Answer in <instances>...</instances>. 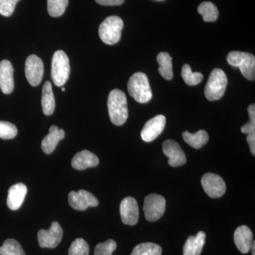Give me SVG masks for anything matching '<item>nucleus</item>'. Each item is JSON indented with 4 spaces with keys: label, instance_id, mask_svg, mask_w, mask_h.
<instances>
[{
    "label": "nucleus",
    "instance_id": "f257e3e1",
    "mask_svg": "<svg viewBox=\"0 0 255 255\" xmlns=\"http://www.w3.org/2000/svg\"><path fill=\"white\" fill-rule=\"evenodd\" d=\"M107 105L111 122L116 126L124 125L128 117L125 93L118 89L112 90L109 95Z\"/></svg>",
    "mask_w": 255,
    "mask_h": 255
},
{
    "label": "nucleus",
    "instance_id": "f03ea898",
    "mask_svg": "<svg viewBox=\"0 0 255 255\" xmlns=\"http://www.w3.org/2000/svg\"><path fill=\"white\" fill-rule=\"evenodd\" d=\"M129 94L137 102L147 103L152 97L148 78L145 73H135L130 77L128 82Z\"/></svg>",
    "mask_w": 255,
    "mask_h": 255
},
{
    "label": "nucleus",
    "instance_id": "7ed1b4c3",
    "mask_svg": "<svg viewBox=\"0 0 255 255\" xmlns=\"http://www.w3.org/2000/svg\"><path fill=\"white\" fill-rule=\"evenodd\" d=\"M123 28V20L119 16H109L104 20L99 28L101 40L106 44H116L120 41Z\"/></svg>",
    "mask_w": 255,
    "mask_h": 255
},
{
    "label": "nucleus",
    "instance_id": "20e7f679",
    "mask_svg": "<svg viewBox=\"0 0 255 255\" xmlns=\"http://www.w3.org/2000/svg\"><path fill=\"white\" fill-rule=\"evenodd\" d=\"M227 61L229 65L239 68L241 73L248 80L255 78V58L251 53L241 51H231L228 53Z\"/></svg>",
    "mask_w": 255,
    "mask_h": 255
},
{
    "label": "nucleus",
    "instance_id": "39448f33",
    "mask_svg": "<svg viewBox=\"0 0 255 255\" xmlns=\"http://www.w3.org/2000/svg\"><path fill=\"white\" fill-rule=\"evenodd\" d=\"M228 85L226 73L221 69L213 70L205 87V96L208 100L216 101L222 98Z\"/></svg>",
    "mask_w": 255,
    "mask_h": 255
},
{
    "label": "nucleus",
    "instance_id": "423d86ee",
    "mask_svg": "<svg viewBox=\"0 0 255 255\" xmlns=\"http://www.w3.org/2000/svg\"><path fill=\"white\" fill-rule=\"evenodd\" d=\"M51 78L56 86L62 87L70 76V61L63 50H57L52 59Z\"/></svg>",
    "mask_w": 255,
    "mask_h": 255
},
{
    "label": "nucleus",
    "instance_id": "0eeeda50",
    "mask_svg": "<svg viewBox=\"0 0 255 255\" xmlns=\"http://www.w3.org/2000/svg\"><path fill=\"white\" fill-rule=\"evenodd\" d=\"M165 207L166 201L163 196L156 194L146 196L143 206L145 219L150 222L157 221L163 216Z\"/></svg>",
    "mask_w": 255,
    "mask_h": 255
},
{
    "label": "nucleus",
    "instance_id": "6e6552de",
    "mask_svg": "<svg viewBox=\"0 0 255 255\" xmlns=\"http://www.w3.org/2000/svg\"><path fill=\"white\" fill-rule=\"evenodd\" d=\"M63 236V228L59 223L53 222L49 229L38 231V243L42 248H55L60 244Z\"/></svg>",
    "mask_w": 255,
    "mask_h": 255
},
{
    "label": "nucleus",
    "instance_id": "1a4fd4ad",
    "mask_svg": "<svg viewBox=\"0 0 255 255\" xmlns=\"http://www.w3.org/2000/svg\"><path fill=\"white\" fill-rule=\"evenodd\" d=\"M201 182L206 194L213 199L221 197L226 193V183L218 174L206 173L201 178Z\"/></svg>",
    "mask_w": 255,
    "mask_h": 255
},
{
    "label": "nucleus",
    "instance_id": "9d476101",
    "mask_svg": "<svg viewBox=\"0 0 255 255\" xmlns=\"http://www.w3.org/2000/svg\"><path fill=\"white\" fill-rule=\"evenodd\" d=\"M68 202L73 209L78 211H85L89 207H96L99 205V201L93 194L85 190L70 191L68 195Z\"/></svg>",
    "mask_w": 255,
    "mask_h": 255
},
{
    "label": "nucleus",
    "instance_id": "9b49d317",
    "mask_svg": "<svg viewBox=\"0 0 255 255\" xmlns=\"http://www.w3.org/2000/svg\"><path fill=\"white\" fill-rule=\"evenodd\" d=\"M43 63L36 55L28 57L25 63V74L28 83L33 87L38 86L43 79Z\"/></svg>",
    "mask_w": 255,
    "mask_h": 255
},
{
    "label": "nucleus",
    "instance_id": "f8f14e48",
    "mask_svg": "<svg viewBox=\"0 0 255 255\" xmlns=\"http://www.w3.org/2000/svg\"><path fill=\"white\" fill-rule=\"evenodd\" d=\"M162 150L164 155L169 158V164L177 167L184 165L187 162L185 153L179 144L175 140H167L164 142Z\"/></svg>",
    "mask_w": 255,
    "mask_h": 255
},
{
    "label": "nucleus",
    "instance_id": "ddd939ff",
    "mask_svg": "<svg viewBox=\"0 0 255 255\" xmlns=\"http://www.w3.org/2000/svg\"><path fill=\"white\" fill-rule=\"evenodd\" d=\"M165 124L166 118L163 115H157L150 119L142 128V140L147 142L153 141L163 131Z\"/></svg>",
    "mask_w": 255,
    "mask_h": 255
},
{
    "label": "nucleus",
    "instance_id": "4468645a",
    "mask_svg": "<svg viewBox=\"0 0 255 255\" xmlns=\"http://www.w3.org/2000/svg\"><path fill=\"white\" fill-rule=\"evenodd\" d=\"M122 222L128 226H135L138 221L139 209L137 201L132 197H127L120 204Z\"/></svg>",
    "mask_w": 255,
    "mask_h": 255
},
{
    "label": "nucleus",
    "instance_id": "2eb2a0df",
    "mask_svg": "<svg viewBox=\"0 0 255 255\" xmlns=\"http://www.w3.org/2000/svg\"><path fill=\"white\" fill-rule=\"evenodd\" d=\"M14 88V68L11 62L3 60L0 62V89L6 95L13 92Z\"/></svg>",
    "mask_w": 255,
    "mask_h": 255
},
{
    "label": "nucleus",
    "instance_id": "dca6fc26",
    "mask_svg": "<svg viewBox=\"0 0 255 255\" xmlns=\"http://www.w3.org/2000/svg\"><path fill=\"white\" fill-rule=\"evenodd\" d=\"M234 242L239 251L247 254L251 251L253 242V234L248 226H239L234 233Z\"/></svg>",
    "mask_w": 255,
    "mask_h": 255
},
{
    "label": "nucleus",
    "instance_id": "f3484780",
    "mask_svg": "<svg viewBox=\"0 0 255 255\" xmlns=\"http://www.w3.org/2000/svg\"><path fill=\"white\" fill-rule=\"evenodd\" d=\"M27 187L23 183H18L9 188L6 204L8 207L16 211L21 207L27 193Z\"/></svg>",
    "mask_w": 255,
    "mask_h": 255
},
{
    "label": "nucleus",
    "instance_id": "a211bd4d",
    "mask_svg": "<svg viewBox=\"0 0 255 255\" xmlns=\"http://www.w3.org/2000/svg\"><path fill=\"white\" fill-rule=\"evenodd\" d=\"M100 163V159L95 154L89 150L78 152L72 159V166L78 170H85L90 167H96Z\"/></svg>",
    "mask_w": 255,
    "mask_h": 255
},
{
    "label": "nucleus",
    "instance_id": "6ab92c4d",
    "mask_svg": "<svg viewBox=\"0 0 255 255\" xmlns=\"http://www.w3.org/2000/svg\"><path fill=\"white\" fill-rule=\"evenodd\" d=\"M65 131L63 129L58 128L56 126H51L49 129V133L42 140V150L46 154L52 153L60 140L65 137Z\"/></svg>",
    "mask_w": 255,
    "mask_h": 255
},
{
    "label": "nucleus",
    "instance_id": "aec40b11",
    "mask_svg": "<svg viewBox=\"0 0 255 255\" xmlns=\"http://www.w3.org/2000/svg\"><path fill=\"white\" fill-rule=\"evenodd\" d=\"M206 233L200 231L196 236L188 238L183 250V255H200L206 243Z\"/></svg>",
    "mask_w": 255,
    "mask_h": 255
},
{
    "label": "nucleus",
    "instance_id": "412c9836",
    "mask_svg": "<svg viewBox=\"0 0 255 255\" xmlns=\"http://www.w3.org/2000/svg\"><path fill=\"white\" fill-rule=\"evenodd\" d=\"M42 109L45 115L50 116L53 114L55 107V101L53 88L50 82H45L42 91Z\"/></svg>",
    "mask_w": 255,
    "mask_h": 255
},
{
    "label": "nucleus",
    "instance_id": "4be33fe9",
    "mask_svg": "<svg viewBox=\"0 0 255 255\" xmlns=\"http://www.w3.org/2000/svg\"><path fill=\"white\" fill-rule=\"evenodd\" d=\"M159 63V73L162 78L167 80H171L173 78L172 70V58L168 53L161 52L157 56Z\"/></svg>",
    "mask_w": 255,
    "mask_h": 255
},
{
    "label": "nucleus",
    "instance_id": "5701e85b",
    "mask_svg": "<svg viewBox=\"0 0 255 255\" xmlns=\"http://www.w3.org/2000/svg\"><path fill=\"white\" fill-rule=\"evenodd\" d=\"M184 141L195 149H200L209 141V135L204 130H200L196 133L184 131L182 133Z\"/></svg>",
    "mask_w": 255,
    "mask_h": 255
},
{
    "label": "nucleus",
    "instance_id": "b1692460",
    "mask_svg": "<svg viewBox=\"0 0 255 255\" xmlns=\"http://www.w3.org/2000/svg\"><path fill=\"white\" fill-rule=\"evenodd\" d=\"M198 12L206 22H214L219 17V12L216 5L211 1H204L198 6Z\"/></svg>",
    "mask_w": 255,
    "mask_h": 255
},
{
    "label": "nucleus",
    "instance_id": "393cba45",
    "mask_svg": "<svg viewBox=\"0 0 255 255\" xmlns=\"http://www.w3.org/2000/svg\"><path fill=\"white\" fill-rule=\"evenodd\" d=\"M162 248L152 243H141L135 246L130 255H161Z\"/></svg>",
    "mask_w": 255,
    "mask_h": 255
},
{
    "label": "nucleus",
    "instance_id": "a878e982",
    "mask_svg": "<svg viewBox=\"0 0 255 255\" xmlns=\"http://www.w3.org/2000/svg\"><path fill=\"white\" fill-rule=\"evenodd\" d=\"M0 255H26L21 245L14 239L6 240L0 247Z\"/></svg>",
    "mask_w": 255,
    "mask_h": 255
},
{
    "label": "nucleus",
    "instance_id": "bb28decb",
    "mask_svg": "<svg viewBox=\"0 0 255 255\" xmlns=\"http://www.w3.org/2000/svg\"><path fill=\"white\" fill-rule=\"evenodd\" d=\"M182 77L184 81L190 86L199 85L204 79V76L201 73H199V72L193 73L190 65L188 64L183 65Z\"/></svg>",
    "mask_w": 255,
    "mask_h": 255
},
{
    "label": "nucleus",
    "instance_id": "cd10ccee",
    "mask_svg": "<svg viewBox=\"0 0 255 255\" xmlns=\"http://www.w3.org/2000/svg\"><path fill=\"white\" fill-rule=\"evenodd\" d=\"M69 0H48V11L50 16L58 17L65 13Z\"/></svg>",
    "mask_w": 255,
    "mask_h": 255
},
{
    "label": "nucleus",
    "instance_id": "c85d7f7f",
    "mask_svg": "<svg viewBox=\"0 0 255 255\" xmlns=\"http://www.w3.org/2000/svg\"><path fill=\"white\" fill-rule=\"evenodd\" d=\"M90 248L85 240L78 238L72 243L69 248V255H89Z\"/></svg>",
    "mask_w": 255,
    "mask_h": 255
},
{
    "label": "nucleus",
    "instance_id": "c756f323",
    "mask_svg": "<svg viewBox=\"0 0 255 255\" xmlns=\"http://www.w3.org/2000/svg\"><path fill=\"white\" fill-rule=\"evenodd\" d=\"M17 135V128L14 124L7 122H0V138L4 140L14 138Z\"/></svg>",
    "mask_w": 255,
    "mask_h": 255
},
{
    "label": "nucleus",
    "instance_id": "7c9ffc66",
    "mask_svg": "<svg viewBox=\"0 0 255 255\" xmlns=\"http://www.w3.org/2000/svg\"><path fill=\"white\" fill-rule=\"evenodd\" d=\"M117 248V243L114 240H108L105 243H99L96 246L95 255H112Z\"/></svg>",
    "mask_w": 255,
    "mask_h": 255
},
{
    "label": "nucleus",
    "instance_id": "2f4dec72",
    "mask_svg": "<svg viewBox=\"0 0 255 255\" xmlns=\"http://www.w3.org/2000/svg\"><path fill=\"white\" fill-rule=\"evenodd\" d=\"M250 122L241 127V131L243 133L251 134L255 132V106L254 104L248 107Z\"/></svg>",
    "mask_w": 255,
    "mask_h": 255
},
{
    "label": "nucleus",
    "instance_id": "473e14b6",
    "mask_svg": "<svg viewBox=\"0 0 255 255\" xmlns=\"http://www.w3.org/2000/svg\"><path fill=\"white\" fill-rule=\"evenodd\" d=\"M18 1L19 0H0V14L4 16H11Z\"/></svg>",
    "mask_w": 255,
    "mask_h": 255
},
{
    "label": "nucleus",
    "instance_id": "72a5a7b5",
    "mask_svg": "<svg viewBox=\"0 0 255 255\" xmlns=\"http://www.w3.org/2000/svg\"><path fill=\"white\" fill-rule=\"evenodd\" d=\"M98 4L104 6H118L123 4L125 0H95Z\"/></svg>",
    "mask_w": 255,
    "mask_h": 255
},
{
    "label": "nucleus",
    "instance_id": "f704fd0d",
    "mask_svg": "<svg viewBox=\"0 0 255 255\" xmlns=\"http://www.w3.org/2000/svg\"><path fill=\"white\" fill-rule=\"evenodd\" d=\"M247 141L249 144L251 148V153L255 155V132L254 133L248 134Z\"/></svg>",
    "mask_w": 255,
    "mask_h": 255
},
{
    "label": "nucleus",
    "instance_id": "c9c22d12",
    "mask_svg": "<svg viewBox=\"0 0 255 255\" xmlns=\"http://www.w3.org/2000/svg\"><path fill=\"white\" fill-rule=\"evenodd\" d=\"M255 241H253V243H252V246H251V248L252 255H255Z\"/></svg>",
    "mask_w": 255,
    "mask_h": 255
},
{
    "label": "nucleus",
    "instance_id": "e433bc0d",
    "mask_svg": "<svg viewBox=\"0 0 255 255\" xmlns=\"http://www.w3.org/2000/svg\"><path fill=\"white\" fill-rule=\"evenodd\" d=\"M62 91H63V92H65V87H63V88H62Z\"/></svg>",
    "mask_w": 255,
    "mask_h": 255
},
{
    "label": "nucleus",
    "instance_id": "4c0bfd02",
    "mask_svg": "<svg viewBox=\"0 0 255 255\" xmlns=\"http://www.w3.org/2000/svg\"><path fill=\"white\" fill-rule=\"evenodd\" d=\"M157 1H162V0H157Z\"/></svg>",
    "mask_w": 255,
    "mask_h": 255
}]
</instances>
